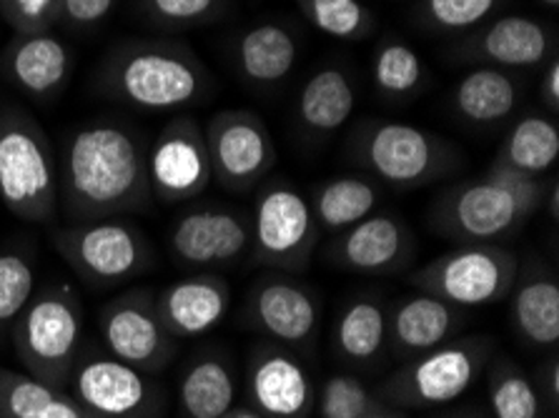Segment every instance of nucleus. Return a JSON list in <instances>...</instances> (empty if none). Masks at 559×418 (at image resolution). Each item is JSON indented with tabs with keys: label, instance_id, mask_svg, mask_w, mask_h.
I'll return each instance as SVG.
<instances>
[{
	"label": "nucleus",
	"instance_id": "nucleus-28",
	"mask_svg": "<svg viewBox=\"0 0 559 418\" xmlns=\"http://www.w3.org/2000/svg\"><path fill=\"white\" fill-rule=\"evenodd\" d=\"M559 156V131L547 118L530 116L512 128L502 143V153L495 164L516 170L527 178H539L555 166Z\"/></svg>",
	"mask_w": 559,
	"mask_h": 418
},
{
	"label": "nucleus",
	"instance_id": "nucleus-3",
	"mask_svg": "<svg viewBox=\"0 0 559 418\" xmlns=\"http://www.w3.org/2000/svg\"><path fill=\"white\" fill-rule=\"evenodd\" d=\"M83 346V306L73 288L50 284L31 296L13 326V348L25 373L66 391Z\"/></svg>",
	"mask_w": 559,
	"mask_h": 418
},
{
	"label": "nucleus",
	"instance_id": "nucleus-39",
	"mask_svg": "<svg viewBox=\"0 0 559 418\" xmlns=\"http://www.w3.org/2000/svg\"><path fill=\"white\" fill-rule=\"evenodd\" d=\"M218 0H146L148 13L168 25H189L209 19Z\"/></svg>",
	"mask_w": 559,
	"mask_h": 418
},
{
	"label": "nucleus",
	"instance_id": "nucleus-26",
	"mask_svg": "<svg viewBox=\"0 0 559 418\" xmlns=\"http://www.w3.org/2000/svg\"><path fill=\"white\" fill-rule=\"evenodd\" d=\"M0 418H91V414L71 394L31 373L0 369Z\"/></svg>",
	"mask_w": 559,
	"mask_h": 418
},
{
	"label": "nucleus",
	"instance_id": "nucleus-27",
	"mask_svg": "<svg viewBox=\"0 0 559 418\" xmlns=\"http://www.w3.org/2000/svg\"><path fill=\"white\" fill-rule=\"evenodd\" d=\"M296 53L299 48L294 36L276 23L257 25L239 43L241 71L261 85L284 81L296 63Z\"/></svg>",
	"mask_w": 559,
	"mask_h": 418
},
{
	"label": "nucleus",
	"instance_id": "nucleus-34",
	"mask_svg": "<svg viewBox=\"0 0 559 418\" xmlns=\"http://www.w3.org/2000/svg\"><path fill=\"white\" fill-rule=\"evenodd\" d=\"M33 294H36V276L28 255L15 251L0 253V326L19 319Z\"/></svg>",
	"mask_w": 559,
	"mask_h": 418
},
{
	"label": "nucleus",
	"instance_id": "nucleus-9",
	"mask_svg": "<svg viewBox=\"0 0 559 418\" xmlns=\"http://www.w3.org/2000/svg\"><path fill=\"white\" fill-rule=\"evenodd\" d=\"M171 259L193 273H214L251 251V216L241 208L203 203L176 216L168 234Z\"/></svg>",
	"mask_w": 559,
	"mask_h": 418
},
{
	"label": "nucleus",
	"instance_id": "nucleus-7",
	"mask_svg": "<svg viewBox=\"0 0 559 418\" xmlns=\"http://www.w3.org/2000/svg\"><path fill=\"white\" fill-rule=\"evenodd\" d=\"M520 259L499 243H462L412 273L409 284L456 309H477L512 294Z\"/></svg>",
	"mask_w": 559,
	"mask_h": 418
},
{
	"label": "nucleus",
	"instance_id": "nucleus-6",
	"mask_svg": "<svg viewBox=\"0 0 559 418\" xmlns=\"http://www.w3.org/2000/svg\"><path fill=\"white\" fill-rule=\"evenodd\" d=\"M56 251L91 286L108 288L141 276L154 263V246L131 220H81L50 234Z\"/></svg>",
	"mask_w": 559,
	"mask_h": 418
},
{
	"label": "nucleus",
	"instance_id": "nucleus-36",
	"mask_svg": "<svg viewBox=\"0 0 559 418\" xmlns=\"http://www.w3.org/2000/svg\"><path fill=\"white\" fill-rule=\"evenodd\" d=\"M304 11L332 38H359L367 31L369 15L359 0H299Z\"/></svg>",
	"mask_w": 559,
	"mask_h": 418
},
{
	"label": "nucleus",
	"instance_id": "nucleus-42",
	"mask_svg": "<svg viewBox=\"0 0 559 418\" xmlns=\"http://www.w3.org/2000/svg\"><path fill=\"white\" fill-rule=\"evenodd\" d=\"M547 377H549L547 396H549V401H552V406L557 408V401H559V363H557V356H552V361H549Z\"/></svg>",
	"mask_w": 559,
	"mask_h": 418
},
{
	"label": "nucleus",
	"instance_id": "nucleus-24",
	"mask_svg": "<svg viewBox=\"0 0 559 418\" xmlns=\"http://www.w3.org/2000/svg\"><path fill=\"white\" fill-rule=\"evenodd\" d=\"M389 341V311L374 296H354L334 326L336 354L349 363L377 361Z\"/></svg>",
	"mask_w": 559,
	"mask_h": 418
},
{
	"label": "nucleus",
	"instance_id": "nucleus-19",
	"mask_svg": "<svg viewBox=\"0 0 559 418\" xmlns=\"http://www.w3.org/2000/svg\"><path fill=\"white\" fill-rule=\"evenodd\" d=\"M156 311L176 341L214 331L231 309V286L218 273H191L154 294Z\"/></svg>",
	"mask_w": 559,
	"mask_h": 418
},
{
	"label": "nucleus",
	"instance_id": "nucleus-31",
	"mask_svg": "<svg viewBox=\"0 0 559 418\" xmlns=\"http://www.w3.org/2000/svg\"><path fill=\"white\" fill-rule=\"evenodd\" d=\"M547 33L539 23L522 19V15H507L487 28L481 36V53L489 61L510 68L537 65L547 56Z\"/></svg>",
	"mask_w": 559,
	"mask_h": 418
},
{
	"label": "nucleus",
	"instance_id": "nucleus-29",
	"mask_svg": "<svg viewBox=\"0 0 559 418\" xmlns=\"http://www.w3.org/2000/svg\"><path fill=\"white\" fill-rule=\"evenodd\" d=\"M354 114V88L336 68L311 75L299 98V116L311 131L329 133L342 128Z\"/></svg>",
	"mask_w": 559,
	"mask_h": 418
},
{
	"label": "nucleus",
	"instance_id": "nucleus-44",
	"mask_svg": "<svg viewBox=\"0 0 559 418\" xmlns=\"http://www.w3.org/2000/svg\"><path fill=\"white\" fill-rule=\"evenodd\" d=\"M545 199H549V216H552V220L559 218V186L552 183V189L547 191Z\"/></svg>",
	"mask_w": 559,
	"mask_h": 418
},
{
	"label": "nucleus",
	"instance_id": "nucleus-10",
	"mask_svg": "<svg viewBox=\"0 0 559 418\" xmlns=\"http://www.w3.org/2000/svg\"><path fill=\"white\" fill-rule=\"evenodd\" d=\"M98 331L108 354L143 373L164 371L179 351V341L160 321L151 288H135L100 306Z\"/></svg>",
	"mask_w": 559,
	"mask_h": 418
},
{
	"label": "nucleus",
	"instance_id": "nucleus-13",
	"mask_svg": "<svg viewBox=\"0 0 559 418\" xmlns=\"http://www.w3.org/2000/svg\"><path fill=\"white\" fill-rule=\"evenodd\" d=\"M359 156L379 181L392 189L431 183L449 166V153L429 133L406 123H379L364 133Z\"/></svg>",
	"mask_w": 559,
	"mask_h": 418
},
{
	"label": "nucleus",
	"instance_id": "nucleus-47",
	"mask_svg": "<svg viewBox=\"0 0 559 418\" xmlns=\"http://www.w3.org/2000/svg\"><path fill=\"white\" fill-rule=\"evenodd\" d=\"M452 418H479V416H452Z\"/></svg>",
	"mask_w": 559,
	"mask_h": 418
},
{
	"label": "nucleus",
	"instance_id": "nucleus-48",
	"mask_svg": "<svg viewBox=\"0 0 559 418\" xmlns=\"http://www.w3.org/2000/svg\"><path fill=\"white\" fill-rule=\"evenodd\" d=\"M91 418H98V416H91Z\"/></svg>",
	"mask_w": 559,
	"mask_h": 418
},
{
	"label": "nucleus",
	"instance_id": "nucleus-2",
	"mask_svg": "<svg viewBox=\"0 0 559 418\" xmlns=\"http://www.w3.org/2000/svg\"><path fill=\"white\" fill-rule=\"evenodd\" d=\"M545 183L495 164L485 178L460 183L431 206V226L460 243L514 238L545 206Z\"/></svg>",
	"mask_w": 559,
	"mask_h": 418
},
{
	"label": "nucleus",
	"instance_id": "nucleus-33",
	"mask_svg": "<svg viewBox=\"0 0 559 418\" xmlns=\"http://www.w3.org/2000/svg\"><path fill=\"white\" fill-rule=\"evenodd\" d=\"M313 406L321 418H367L371 411H377L369 389L349 373L329 377L324 386L317 391Z\"/></svg>",
	"mask_w": 559,
	"mask_h": 418
},
{
	"label": "nucleus",
	"instance_id": "nucleus-20",
	"mask_svg": "<svg viewBox=\"0 0 559 418\" xmlns=\"http://www.w3.org/2000/svg\"><path fill=\"white\" fill-rule=\"evenodd\" d=\"M462 326V313L442 298L417 294L404 298L389 313V341L396 356L417 358L452 341Z\"/></svg>",
	"mask_w": 559,
	"mask_h": 418
},
{
	"label": "nucleus",
	"instance_id": "nucleus-22",
	"mask_svg": "<svg viewBox=\"0 0 559 418\" xmlns=\"http://www.w3.org/2000/svg\"><path fill=\"white\" fill-rule=\"evenodd\" d=\"M5 71L31 96L56 93L71 73V50L50 33H21L5 53Z\"/></svg>",
	"mask_w": 559,
	"mask_h": 418
},
{
	"label": "nucleus",
	"instance_id": "nucleus-14",
	"mask_svg": "<svg viewBox=\"0 0 559 418\" xmlns=\"http://www.w3.org/2000/svg\"><path fill=\"white\" fill-rule=\"evenodd\" d=\"M211 158L206 133L191 118H176L148 148V183L160 203H186L209 189Z\"/></svg>",
	"mask_w": 559,
	"mask_h": 418
},
{
	"label": "nucleus",
	"instance_id": "nucleus-30",
	"mask_svg": "<svg viewBox=\"0 0 559 418\" xmlns=\"http://www.w3.org/2000/svg\"><path fill=\"white\" fill-rule=\"evenodd\" d=\"M516 106V85L497 68H477L456 85V108L467 121L489 126L504 121Z\"/></svg>",
	"mask_w": 559,
	"mask_h": 418
},
{
	"label": "nucleus",
	"instance_id": "nucleus-5",
	"mask_svg": "<svg viewBox=\"0 0 559 418\" xmlns=\"http://www.w3.org/2000/svg\"><path fill=\"white\" fill-rule=\"evenodd\" d=\"M108 88L141 110H174L203 91V71L186 48L171 43H133L118 48L106 65Z\"/></svg>",
	"mask_w": 559,
	"mask_h": 418
},
{
	"label": "nucleus",
	"instance_id": "nucleus-12",
	"mask_svg": "<svg viewBox=\"0 0 559 418\" xmlns=\"http://www.w3.org/2000/svg\"><path fill=\"white\" fill-rule=\"evenodd\" d=\"M487 338H460L412 358L392 381L394 398L409 406H447L462 398L479 379L489 356Z\"/></svg>",
	"mask_w": 559,
	"mask_h": 418
},
{
	"label": "nucleus",
	"instance_id": "nucleus-40",
	"mask_svg": "<svg viewBox=\"0 0 559 418\" xmlns=\"http://www.w3.org/2000/svg\"><path fill=\"white\" fill-rule=\"evenodd\" d=\"M116 0H61V15L75 28H93L111 15Z\"/></svg>",
	"mask_w": 559,
	"mask_h": 418
},
{
	"label": "nucleus",
	"instance_id": "nucleus-4",
	"mask_svg": "<svg viewBox=\"0 0 559 418\" xmlns=\"http://www.w3.org/2000/svg\"><path fill=\"white\" fill-rule=\"evenodd\" d=\"M0 201L15 218L53 224L58 216V164L53 148L31 116H0Z\"/></svg>",
	"mask_w": 559,
	"mask_h": 418
},
{
	"label": "nucleus",
	"instance_id": "nucleus-25",
	"mask_svg": "<svg viewBox=\"0 0 559 418\" xmlns=\"http://www.w3.org/2000/svg\"><path fill=\"white\" fill-rule=\"evenodd\" d=\"M379 201L381 193L377 183L359 176L332 178L321 183L309 199L319 230H329L334 236L377 213Z\"/></svg>",
	"mask_w": 559,
	"mask_h": 418
},
{
	"label": "nucleus",
	"instance_id": "nucleus-45",
	"mask_svg": "<svg viewBox=\"0 0 559 418\" xmlns=\"http://www.w3.org/2000/svg\"><path fill=\"white\" fill-rule=\"evenodd\" d=\"M367 418H400V416H394V414H386V411H371Z\"/></svg>",
	"mask_w": 559,
	"mask_h": 418
},
{
	"label": "nucleus",
	"instance_id": "nucleus-32",
	"mask_svg": "<svg viewBox=\"0 0 559 418\" xmlns=\"http://www.w3.org/2000/svg\"><path fill=\"white\" fill-rule=\"evenodd\" d=\"M489 406L495 418H542L537 386L507 358L495 366L489 377Z\"/></svg>",
	"mask_w": 559,
	"mask_h": 418
},
{
	"label": "nucleus",
	"instance_id": "nucleus-35",
	"mask_svg": "<svg viewBox=\"0 0 559 418\" xmlns=\"http://www.w3.org/2000/svg\"><path fill=\"white\" fill-rule=\"evenodd\" d=\"M421 73H425V65L419 56L404 43H389L377 53L374 81L381 91L404 96L421 83Z\"/></svg>",
	"mask_w": 559,
	"mask_h": 418
},
{
	"label": "nucleus",
	"instance_id": "nucleus-8",
	"mask_svg": "<svg viewBox=\"0 0 559 418\" xmlns=\"http://www.w3.org/2000/svg\"><path fill=\"white\" fill-rule=\"evenodd\" d=\"M251 216V255L261 266L301 271L319 241L311 203L289 181H271L257 193Z\"/></svg>",
	"mask_w": 559,
	"mask_h": 418
},
{
	"label": "nucleus",
	"instance_id": "nucleus-46",
	"mask_svg": "<svg viewBox=\"0 0 559 418\" xmlns=\"http://www.w3.org/2000/svg\"><path fill=\"white\" fill-rule=\"evenodd\" d=\"M542 3L549 5V8H557V5H559V0H542Z\"/></svg>",
	"mask_w": 559,
	"mask_h": 418
},
{
	"label": "nucleus",
	"instance_id": "nucleus-11",
	"mask_svg": "<svg viewBox=\"0 0 559 418\" xmlns=\"http://www.w3.org/2000/svg\"><path fill=\"white\" fill-rule=\"evenodd\" d=\"M71 396L98 418H160L164 396L151 379L111 354L79 356L73 366Z\"/></svg>",
	"mask_w": 559,
	"mask_h": 418
},
{
	"label": "nucleus",
	"instance_id": "nucleus-23",
	"mask_svg": "<svg viewBox=\"0 0 559 418\" xmlns=\"http://www.w3.org/2000/svg\"><path fill=\"white\" fill-rule=\"evenodd\" d=\"M236 373L224 354H199L176 386L181 418H224L236 404Z\"/></svg>",
	"mask_w": 559,
	"mask_h": 418
},
{
	"label": "nucleus",
	"instance_id": "nucleus-37",
	"mask_svg": "<svg viewBox=\"0 0 559 418\" xmlns=\"http://www.w3.org/2000/svg\"><path fill=\"white\" fill-rule=\"evenodd\" d=\"M0 11L19 33H48L61 19V0H0Z\"/></svg>",
	"mask_w": 559,
	"mask_h": 418
},
{
	"label": "nucleus",
	"instance_id": "nucleus-38",
	"mask_svg": "<svg viewBox=\"0 0 559 418\" xmlns=\"http://www.w3.org/2000/svg\"><path fill=\"white\" fill-rule=\"evenodd\" d=\"M497 0H429V15L442 28H469L492 13Z\"/></svg>",
	"mask_w": 559,
	"mask_h": 418
},
{
	"label": "nucleus",
	"instance_id": "nucleus-15",
	"mask_svg": "<svg viewBox=\"0 0 559 418\" xmlns=\"http://www.w3.org/2000/svg\"><path fill=\"white\" fill-rule=\"evenodd\" d=\"M206 146L211 176L231 193L251 191L269 174L276 158L266 126L239 110L222 114L211 121Z\"/></svg>",
	"mask_w": 559,
	"mask_h": 418
},
{
	"label": "nucleus",
	"instance_id": "nucleus-18",
	"mask_svg": "<svg viewBox=\"0 0 559 418\" xmlns=\"http://www.w3.org/2000/svg\"><path fill=\"white\" fill-rule=\"evenodd\" d=\"M247 383L253 408L266 418H309L317 398L307 366L282 344L253 348Z\"/></svg>",
	"mask_w": 559,
	"mask_h": 418
},
{
	"label": "nucleus",
	"instance_id": "nucleus-21",
	"mask_svg": "<svg viewBox=\"0 0 559 418\" xmlns=\"http://www.w3.org/2000/svg\"><path fill=\"white\" fill-rule=\"evenodd\" d=\"M512 321L524 344L555 348L559 341V284L545 263L530 261L516 271L512 286Z\"/></svg>",
	"mask_w": 559,
	"mask_h": 418
},
{
	"label": "nucleus",
	"instance_id": "nucleus-17",
	"mask_svg": "<svg viewBox=\"0 0 559 418\" xmlns=\"http://www.w3.org/2000/svg\"><path fill=\"white\" fill-rule=\"evenodd\" d=\"M414 255V236L394 213H371L329 243V261L336 268L364 276H384L404 268Z\"/></svg>",
	"mask_w": 559,
	"mask_h": 418
},
{
	"label": "nucleus",
	"instance_id": "nucleus-41",
	"mask_svg": "<svg viewBox=\"0 0 559 418\" xmlns=\"http://www.w3.org/2000/svg\"><path fill=\"white\" fill-rule=\"evenodd\" d=\"M542 91L547 93V98H549V104H552V108H557V104H559V63L557 61L549 65L547 81L542 83Z\"/></svg>",
	"mask_w": 559,
	"mask_h": 418
},
{
	"label": "nucleus",
	"instance_id": "nucleus-16",
	"mask_svg": "<svg viewBox=\"0 0 559 418\" xmlns=\"http://www.w3.org/2000/svg\"><path fill=\"white\" fill-rule=\"evenodd\" d=\"M249 319L276 344L307 348L319 334L321 301L317 291L301 280L266 276L251 288Z\"/></svg>",
	"mask_w": 559,
	"mask_h": 418
},
{
	"label": "nucleus",
	"instance_id": "nucleus-1",
	"mask_svg": "<svg viewBox=\"0 0 559 418\" xmlns=\"http://www.w3.org/2000/svg\"><path fill=\"white\" fill-rule=\"evenodd\" d=\"M151 199L148 151L133 128L96 121L68 139L58 166V206L73 224L143 211Z\"/></svg>",
	"mask_w": 559,
	"mask_h": 418
},
{
	"label": "nucleus",
	"instance_id": "nucleus-43",
	"mask_svg": "<svg viewBox=\"0 0 559 418\" xmlns=\"http://www.w3.org/2000/svg\"><path fill=\"white\" fill-rule=\"evenodd\" d=\"M224 418H266V416L259 414L253 406H239V408L234 406L231 411H228Z\"/></svg>",
	"mask_w": 559,
	"mask_h": 418
}]
</instances>
